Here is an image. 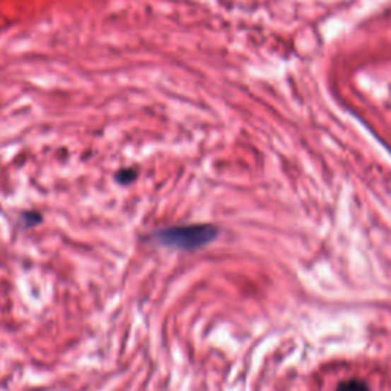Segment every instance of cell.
I'll return each mask as SVG.
<instances>
[{"instance_id": "obj_1", "label": "cell", "mask_w": 391, "mask_h": 391, "mask_svg": "<svg viewBox=\"0 0 391 391\" xmlns=\"http://www.w3.org/2000/svg\"><path fill=\"white\" fill-rule=\"evenodd\" d=\"M217 230L213 225H185L161 231L156 237L164 245L179 247V250H197L213 242Z\"/></svg>"}, {"instance_id": "obj_2", "label": "cell", "mask_w": 391, "mask_h": 391, "mask_svg": "<svg viewBox=\"0 0 391 391\" xmlns=\"http://www.w3.org/2000/svg\"><path fill=\"white\" fill-rule=\"evenodd\" d=\"M337 391H370V387L359 379H350L341 383L337 388Z\"/></svg>"}]
</instances>
